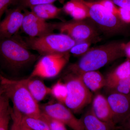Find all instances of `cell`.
Returning <instances> with one entry per match:
<instances>
[{
    "label": "cell",
    "mask_w": 130,
    "mask_h": 130,
    "mask_svg": "<svg viewBox=\"0 0 130 130\" xmlns=\"http://www.w3.org/2000/svg\"><path fill=\"white\" fill-rule=\"evenodd\" d=\"M57 1L58 0H14L11 7L19 8L23 11L36 5L53 3Z\"/></svg>",
    "instance_id": "44dd1931"
},
{
    "label": "cell",
    "mask_w": 130,
    "mask_h": 130,
    "mask_svg": "<svg viewBox=\"0 0 130 130\" xmlns=\"http://www.w3.org/2000/svg\"><path fill=\"white\" fill-rule=\"evenodd\" d=\"M9 101V99L4 94L0 97V116L10 107Z\"/></svg>",
    "instance_id": "f546056e"
},
{
    "label": "cell",
    "mask_w": 130,
    "mask_h": 130,
    "mask_svg": "<svg viewBox=\"0 0 130 130\" xmlns=\"http://www.w3.org/2000/svg\"><path fill=\"white\" fill-rule=\"evenodd\" d=\"M125 43L112 42L90 50L78 61L69 66L67 72L80 75L87 72L97 71L114 61L125 57Z\"/></svg>",
    "instance_id": "6da1fadb"
},
{
    "label": "cell",
    "mask_w": 130,
    "mask_h": 130,
    "mask_svg": "<svg viewBox=\"0 0 130 130\" xmlns=\"http://www.w3.org/2000/svg\"><path fill=\"white\" fill-rule=\"evenodd\" d=\"M130 76V60L127 59L107 75L105 78V87L109 90L120 81Z\"/></svg>",
    "instance_id": "9a60e30c"
},
{
    "label": "cell",
    "mask_w": 130,
    "mask_h": 130,
    "mask_svg": "<svg viewBox=\"0 0 130 130\" xmlns=\"http://www.w3.org/2000/svg\"><path fill=\"white\" fill-rule=\"evenodd\" d=\"M14 0H0V21L4 13L11 6Z\"/></svg>",
    "instance_id": "4dcf8cb0"
},
{
    "label": "cell",
    "mask_w": 130,
    "mask_h": 130,
    "mask_svg": "<svg viewBox=\"0 0 130 130\" xmlns=\"http://www.w3.org/2000/svg\"><path fill=\"white\" fill-rule=\"evenodd\" d=\"M114 3L119 7L130 11V0H114Z\"/></svg>",
    "instance_id": "d6a6232c"
},
{
    "label": "cell",
    "mask_w": 130,
    "mask_h": 130,
    "mask_svg": "<svg viewBox=\"0 0 130 130\" xmlns=\"http://www.w3.org/2000/svg\"><path fill=\"white\" fill-rule=\"evenodd\" d=\"M67 88L64 105L72 112L77 113L92 101V94L79 75L67 72L64 77Z\"/></svg>",
    "instance_id": "8992f818"
},
{
    "label": "cell",
    "mask_w": 130,
    "mask_h": 130,
    "mask_svg": "<svg viewBox=\"0 0 130 130\" xmlns=\"http://www.w3.org/2000/svg\"><path fill=\"white\" fill-rule=\"evenodd\" d=\"M95 1L102 5L109 12L118 16V8L111 1L109 0H98Z\"/></svg>",
    "instance_id": "4316f807"
},
{
    "label": "cell",
    "mask_w": 130,
    "mask_h": 130,
    "mask_svg": "<svg viewBox=\"0 0 130 130\" xmlns=\"http://www.w3.org/2000/svg\"><path fill=\"white\" fill-rule=\"evenodd\" d=\"M5 18L0 21V39L11 37L21 29L23 12L19 8L11 7L5 12Z\"/></svg>",
    "instance_id": "8fae6325"
},
{
    "label": "cell",
    "mask_w": 130,
    "mask_h": 130,
    "mask_svg": "<svg viewBox=\"0 0 130 130\" xmlns=\"http://www.w3.org/2000/svg\"><path fill=\"white\" fill-rule=\"evenodd\" d=\"M29 49L37 51L44 55L54 54L70 53L77 43L71 38L63 33H49L38 37H28L24 39Z\"/></svg>",
    "instance_id": "277c9868"
},
{
    "label": "cell",
    "mask_w": 130,
    "mask_h": 130,
    "mask_svg": "<svg viewBox=\"0 0 130 130\" xmlns=\"http://www.w3.org/2000/svg\"><path fill=\"white\" fill-rule=\"evenodd\" d=\"M76 4V0H70L64 5L62 9L66 14L70 15L74 10Z\"/></svg>",
    "instance_id": "1f68e13d"
},
{
    "label": "cell",
    "mask_w": 130,
    "mask_h": 130,
    "mask_svg": "<svg viewBox=\"0 0 130 130\" xmlns=\"http://www.w3.org/2000/svg\"><path fill=\"white\" fill-rule=\"evenodd\" d=\"M86 8L89 16L93 22L105 33L110 35L122 33L127 29L118 16L114 15L95 1L78 0Z\"/></svg>",
    "instance_id": "5b68a950"
},
{
    "label": "cell",
    "mask_w": 130,
    "mask_h": 130,
    "mask_svg": "<svg viewBox=\"0 0 130 130\" xmlns=\"http://www.w3.org/2000/svg\"><path fill=\"white\" fill-rule=\"evenodd\" d=\"M41 118L47 123L50 130H67L64 124L52 118L42 112Z\"/></svg>",
    "instance_id": "d4e9b609"
},
{
    "label": "cell",
    "mask_w": 130,
    "mask_h": 130,
    "mask_svg": "<svg viewBox=\"0 0 130 130\" xmlns=\"http://www.w3.org/2000/svg\"><path fill=\"white\" fill-rule=\"evenodd\" d=\"M29 9L37 16L45 20L56 18L63 10L62 8L57 7L53 3L36 5Z\"/></svg>",
    "instance_id": "ac0fdd59"
},
{
    "label": "cell",
    "mask_w": 130,
    "mask_h": 130,
    "mask_svg": "<svg viewBox=\"0 0 130 130\" xmlns=\"http://www.w3.org/2000/svg\"><path fill=\"white\" fill-rule=\"evenodd\" d=\"M11 115L12 123L10 130H21L20 125L22 115L16 109L11 108Z\"/></svg>",
    "instance_id": "484cf974"
},
{
    "label": "cell",
    "mask_w": 130,
    "mask_h": 130,
    "mask_svg": "<svg viewBox=\"0 0 130 130\" xmlns=\"http://www.w3.org/2000/svg\"><path fill=\"white\" fill-rule=\"evenodd\" d=\"M107 99L111 109L114 123L116 125L121 124L130 115V93L111 92Z\"/></svg>",
    "instance_id": "7c38bea8"
},
{
    "label": "cell",
    "mask_w": 130,
    "mask_h": 130,
    "mask_svg": "<svg viewBox=\"0 0 130 130\" xmlns=\"http://www.w3.org/2000/svg\"><path fill=\"white\" fill-rule=\"evenodd\" d=\"M91 44L88 42L77 43L70 50V53L75 56H83L90 50Z\"/></svg>",
    "instance_id": "cb8c5ba5"
},
{
    "label": "cell",
    "mask_w": 130,
    "mask_h": 130,
    "mask_svg": "<svg viewBox=\"0 0 130 130\" xmlns=\"http://www.w3.org/2000/svg\"><path fill=\"white\" fill-rule=\"evenodd\" d=\"M38 58L29 51L24 40L18 33L0 39V63L12 72L17 73L30 66Z\"/></svg>",
    "instance_id": "7a4b0ae2"
},
{
    "label": "cell",
    "mask_w": 130,
    "mask_h": 130,
    "mask_svg": "<svg viewBox=\"0 0 130 130\" xmlns=\"http://www.w3.org/2000/svg\"><path fill=\"white\" fill-rule=\"evenodd\" d=\"M84 130H113L115 125L103 121L94 114L91 109L80 119Z\"/></svg>",
    "instance_id": "e0dca14e"
},
{
    "label": "cell",
    "mask_w": 130,
    "mask_h": 130,
    "mask_svg": "<svg viewBox=\"0 0 130 130\" xmlns=\"http://www.w3.org/2000/svg\"><path fill=\"white\" fill-rule=\"evenodd\" d=\"M4 94V90L3 87L0 84V97Z\"/></svg>",
    "instance_id": "8d00e7d4"
},
{
    "label": "cell",
    "mask_w": 130,
    "mask_h": 130,
    "mask_svg": "<svg viewBox=\"0 0 130 130\" xmlns=\"http://www.w3.org/2000/svg\"><path fill=\"white\" fill-rule=\"evenodd\" d=\"M3 76L2 74H1V72H0V81H1L3 77Z\"/></svg>",
    "instance_id": "74e56055"
},
{
    "label": "cell",
    "mask_w": 130,
    "mask_h": 130,
    "mask_svg": "<svg viewBox=\"0 0 130 130\" xmlns=\"http://www.w3.org/2000/svg\"><path fill=\"white\" fill-rule=\"evenodd\" d=\"M55 30L69 36L77 43H95L101 40L97 29L92 24L84 20L64 21L55 23Z\"/></svg>",
    "instance_id": "52a82bcc"
},
{
    "label": "cell",
    "mask_w": 130,
    "mask_h": 130,
    "mask_svg": "<svg viewBox=\"0 0 130 130\" xmlns=\"http://www.w3.org/2000/svg\"><path fill=\"white\" fill-rule=\"evenodd\" d=\"M0 84L4 94L11 101L12 108L22 115L41 118L42 112L38 103L32 97L23 79H14L3 76Z\"/></svg>",
    "instance_id": "3957f363"
},
{
    "label": "cell",
    "mask_w": 130,
    "mask_h": 130,
    "mask_svg": "<svg viewBox=\"0 0 130 130\" xmlns=\"http://www.w3.org/2000/svg\"><path fill=\"white\" fill-rule=\"evenodd\" d=\"M121 128L125 130H130V115L121 123Z\"/></svg>",
    "instance_id": "836d02e7"
},
{
    "label": "cell",
    "mask_w": 130,
    "mask_h": 130,
    "mask_svg": "<svg viewBox=\"0 0 130 130\" xmlns=\"http://www.w3.org/2000/svg\"><path fill=\"white\" fill-rule=\"evenodd\" d=\"M69 53L43 55L35 65L29 77L50 78L56 76L68 62Z\"/></svg>",
    "instance_id": "ba28073f"
},
{
    "label": "cell",
    "mask_w": 130,
    "mask_h": 130,
    "mask_svg": "<svg viewBox=\"0 0 130 130\" xmlns=\"http://www.w3.org/2000/svg\"><path fill=\"white\" fill-rule=\"evenodd\" d=\"M79 76L85 85L91 92H96L106 86V78L98 71L87 72Z\"/></svg>",
    "instance_id": "2e32d148"
},
{
    "label": "cell",
    "mask_w": 130,
    "mask_h": 130,
    "mask_svg": "<svg viewBox=\"0 0 130 130\" xmlns=\"http://www.w3.org/2000/svg\"><path fill=\"white\" fill-rule=\"evenodd\" d=\"M50 88V94L58 102L64 105L67 94V88L64 82L59 80Z\"/></svg>",
    "instance_id": "ffe728a7"
},
{
    "label": "cell",
    "mask_w": 130,
    "mask_h": 130,
    "mask_svg": "<svg viewBox=\"0 0 130 130\" xmlns=\"http://www.w3.org/2000/svg\"><path fill=\"white\" fill-rule=\"evenodd\" d=\"M124 50L125 56L127 57L128 59L130 60V41L125 43Z\"/></svg>",
    "instance_id": "e575fe53"
},
{
    "label": "cell",
    "mask_w": 130,
    "mask_h": 130,
    "mask_svg": "<svg viewBox=\"0 0 130 130\" xmlns=\"http://www.w3.org/2000/svg\"><path fill=\"white\" fill-rule=\"evenodd\" d=\"M76 1V6L70 16L72 17L73 20L76 21H82L89 18L88 11L84 5L78 0Z\"/></svg>",
    "instance_id": "7402d4cb"
},
{
    "label": "cell",
    "mask_w": 130,
    "mask_h": 130,
    "mask_svg": "<svg viewBox=\"0 0 130 130\" xmlns=\"http://www.w3.org/2000/svg\"><path fill=\"white\" fill-rule=\"evenodd\" d=\"M118 17L124 23L130 24V11L128 9L118 8Z\"/></svg>",
    "instance_id": "f1b7e54d"
},
{
    "label": "cell",
    "mask_w": 130,
    "mask_h": 130,
    "mask_svg": "<svg viewBox=\"0 0 130 130\" xmlns=\"http://www.w3.org/2000/svg\"><path fill=\"white\" fill-rule=\"evenodd\" d=\"M42 112L68 126L73 130H84L80 119L60 103H47L40 107Z\"/></svg>",
    "instance_id": "9c48e42d"
},
{
    "label": "cell",
    "mask_w": 130,
    "mask_h": 130,
    "mask_svg": "<svg viewBox=\"0 0 130 130\" xmlns=\"http://www.w3.org/2000/svg\"><path fill=\"white\" fill-rule=\"evenodd\" d=\"M91 111L97 118L106 123L116 126L107 98L101 94H97L92 100Z\"/></svg>",
    "instance_id": "4fadbf2b"
},
{
    "label": "cell",
    "mask_w": 130,
    "mask_h": 130,
    "mask_svg": "<svg viewBox=\"0 0 130 130\" xmlns=\"http://www.w3.org/2000/svg\"><path fill=\"white\" fill-rule=\"evenodd\" d=\"M21 123L32 130H50L47 123L41 118L22 115Z\"/></svg>",
    "instance_id": "d6986e66"
},
{
    "label": "cell",
    "mask_w": 130,
    "mask_h": 130,
    "mask_svg": "<svg viewBox=\"0 0 130 130\" xmlns=\"http://www.w3.org/2000/svg\"><path fill=\"white\" fill-rule=\"evenodd\" d=\"M23 79L30 93L38 102L42 101L48 95L50 94L51 88L37 77H29Z\"/></svg>",
    "instance_id": "5bb4252c"
},
{
    "label": "cell",
    "mask_w": 130,
    "mask_h": 130,
    "mask_svg": "<svg viewBox=\"0 0 130 130\" xmlns=\"http://www.w3.org/2000/svg\"><path fill=\"white\" fill-rule=\"evenodd\" d=\"M20 126L21 130H32L26 127V126L22 124L21 123H21H20Z\"/></svg>",
    "instance_id": "d590c367"
},
{
    "label": "cell",
    "mask_w": 130,
    "mask_h": 130,
    "mask_svg": "<svg viewBox=\"0 0 130 130\" xmlns=\"http://www.w3.org/2000/svg\"><path fill=\"white\" fill-rule=\"evenodd\" d=\"M11 118V108L9 107L0 116V130H8Z\"/></svg>",
    "instance_id": "83f0119b"
},
{
    "label": "cell",
    "mask_w": 130,
    "mask_h": 130,
    "mask_svg": "<svg viewBox=\"0 0 130 130\" xmlns=\"http://www.w3.org/2000/svg\"><path fill=\"white\" fill-rule=\"evenodd\" d=\"M111 92L128 94L130 93V76L116 84L109 89Z\"/></svg>",
    "instance_id": "603a6c76"
},
{
    "label": "cell",
    "mask_w": 130,
    "mask_h": 130,
    "mask_svg": "<svg viewBox=\"0 0 130 130\" xmlns=\"http://www.w3.org/2000/svg\"><path fill=\"white\" fill-rule=\"evenodd\" d=\"M24 18L21 29L30 37H38L55 30V23H48L28 9L23 10Z\"/></svg>",
    "instance_id": "30bf717a"
}]
</instances>
